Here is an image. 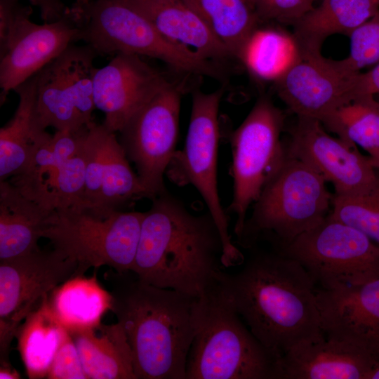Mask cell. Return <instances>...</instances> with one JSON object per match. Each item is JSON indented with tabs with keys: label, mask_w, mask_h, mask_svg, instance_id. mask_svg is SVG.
Returning a JSON list of instances; mask_svg holds the SVG:
<instances>
[{
	"label": "cell",
	"mask_w": 379,
	"mask_h": 379,
	"mask_svg": "<svg viewBox=\"0 0 379 379\" xmlns=\"http://www.w3.org/2000/svg\"><path fill=\"white\" fill-rule=\"evenodd\" d=\"M230 270L215 274L220 289L253 335L277 361L293 347L324 335L316 284L296 260L254 246Z\"/></svg>",
	"instance_id": "cell-1"
},
{
	"label": "cell",
	"mask_w": 379,
	"mask_h": 379,
	"mask_svg": "<svg viewBox=\"0 0 379 379\" xmlns=\"http://www.w3.org/2000/svg\"><path fill=\"white\" fill-rule=\"evenodd\" d=\"M110 310L130 345L137 379H186L196 332L194 298L140 280L132 272L110 269Z\"/></svg>",
	"instance_id": "cell-2"
},
{
	"label": "cell",
	"mask_w": 379,
	"mask_h": 379,
	"mask_svg": "<svg viewBox=\"0 0 379 379\" xmlns=\"http://www.w3.org/2000/svg\"><path fill=\"white\" fill-rule=\"evenodd\" d=\"M143 212L132 272L143 282L194 298L214 282L223 245L210 213L194 215L166 190Z\"/></svg>",
	"instance_id": "cell-3"
},
{
	"label": "cell",
	"mask_w": 379,
	"mask_h": 379,
	"mask_svg": "<svg viewBox=\"0 0 379 379\" xmlns=\"http://www.w3.org/2000/svg\"><path fill=\"white\" fill-rule=\"evenodd\" d=\"M276 366L215 279L197 299L186 379H276Z\"/></svg>",
	"instance_id": "cell-4"
},
{
	"label": "cell",
	"mask_w": 379,
	"mask_h": 379,
	"mask_svg": "<svg viewBox=\"0 0 379 379\" xmlns=\"http://www.w3.org/2000/svg\"><path fill=\"white\" fill-rule=\"evenodd\" d=\"M326 182L308 164L286 154L253 204L237 243L247 248L265 241L280 248L317 226L330 213L333 195Z\"/></svg>",
	"instance_id": "cell-5"
},
{
	"label": "cell",
	"mask_w": 379,
	"mask_h": 379,
	"mask_svg": "<svg viewBox=\"0 0 379 379\" xmlns=\"http://www.w3.org/2000/svg\"><path fill=\"white\" fill-rule=\"evenodd\" d=\"M72 11L79 22L81 41L97 55H145L178 71L217 79L222 77L216 62L166 38L126 0H88L79 10Z\"/></svg>",
	"instance_id": "cell-6"
},
{
	"label": "cell",
	"mask_w": 379,
	"mask_h": 379,
	"mask_svg": "<svg viewBox=\"0 0 379 379\" xmlns=\"http://www.w3.org/2000/svg\"><path fill=\"white\" fill-rule=\"evenodd\" d=\"M142 216L143 212L138 211H121L99 217L77 207L55 209L41 237L78 262V277L91 267L104 265L118 272L131 271Z\"/></svg>",
	"instance_id": "cell-7"
},
{
	"label": "cell",
	"mask_w": 379,
	"mask_h": 379,
	"mask_svg": "<svg viewBox=\"0 0 379 379\" xmlns=\"http://www.w3.org/2000/svg\"><path fill=\"white\" fill-rule=\"evenodd\" d=\"M222 95V88L210 93L193 92L185 145L182 151L175 153L166 175L178 185H192L202 197L221 235L222 265L229 268L241 264L244 255L232 242L227 212L218 193V111Z\"/></svg>",
	"instance_id": "cell-8"
},
{
	"label": "cell",
	"mask_w": 379,
	"mask_h": 379,
	"mask_svg": "<svg viewBox=\"0 0 379 379\" xmlns=\"http://www.w3.org/2000/svg\"><path fill=\"white\" fill-rule=\"evenodd\" d=\"M274 248L298 261L321 288L379 279V246L330 213L291 243Z\"/></svg>",
	"instance_id": "cell-9"
},
{
	"label": "cell",
	"mask_w": 379,
	"mask_h": 379,
	"mask_svg": "<svg viewBox=\"0 0 379 379\" xmlns=\"http://www.w3.org/2000/svg\"><path fill=\"white\" fill-rule=\"evenodd\" d=\"M285 118L270 98L262 95L230 135L233 197L226 212L236 215L237 238L242 233L251 205L286 157L281 139Z\"/></svg>",
	"instance_id": "cell-10"
},
{
	"label": "cell",
	"mask_w": 379,
	"mask_h": 379,
	"mask_svg": "<svg viewBox=\"0 0 379 379\" xmlns=\"http://www.w3.org/2000/svg\"><path fill=\"white\" fill-rule=\"evenodd\" d=\"M78 262L53 248L0 260L1 363H8V351L21 322L39 308L48 294L78 277Z\"/></svg>",
	"instance_id": "cell-11"
},
{
	"label": "cell",
	"mask_w": 379,
	"mask_h": 379,
	"mask_svg": "<svg viewBox=\"0 0 379 379\" xmlns=\"http://www.w3.org/2000/svg\"><path fill=\"white\" fill-rule=\"evenodd\" d=\"M182 90L168 81L119 132V142L147 199L166 190L164 176L176 152Z\"/></svg>",
	"instance_id": "cell-12"
},
{
	"label": "cell",
	"mask_w": 379,
	"mask_h": 379,
	"mask_svg": "<svg viewBox=\"0 0 379 379\" xmlns=\"http://www.w3.org/2000/svg\"><path fill=\"white\" fill-rule=\"evenodd\" d=\"M96 53L72 44L36 73V112L41 126L79 131L93 121Z\"/></svg>",
	"instance_id": "cell-13"
},
{
	"label": "cell",
	"mask_w": 379,
	"mask_h": 379,
	"mask_svg": "<svg viewBox=\"0 0 379 379\" xmlns=\"http://www.w3.org/2000/svg\"><path fill=\"white\" fill-rule=\"evenodd\" d=\"M31 7L0 29V101L69 46L81 41L73 12L52 22L36 24Z\"/></svg>",
	"instance_id": "cell-14"
},
{
	"label": "cell",
	"mask_w": 379,
	"mask_h": 379,
	"mask_svg": "<svg viewBox=\"0 0 379 379\" xmlns=\"http://www.w3.org/2000/svg\"><path fill=\"white\" fill-rule=\"evenodd\" d=\"M285 144L286 154L308 164L342 196L366 194L379 190V175L369 157L356 145L329 135L317 119L297 117Z\"/></svg>",
	"instance_id": "cell-15"
},
{
	"label": "cell",
	"mask_w": 379,
	"mask_h": 379,
	"mask_svg": "<svg viewBox=\"0 0 379 379\" xmlns=\"http://www.w3.org/2000/svg\"><path fill=\"white\" fill-rule=\"evenodd\" d=\"M115 133L93 121L84 142L85 186L81 202L77 208L99 217H107L147 198Z\"/></svg>",
	"instance_id": "cell-16"
},
{
	"label": "cell",
	"mask_w": 379,
	"mask_h": 379,
	"mask_svg": "<svg viewBox=\"0 0 379 379\" xmlns=\"http://www.w3.org/2000/svg\"><path fill=\"white\" fill-rule=\"evenodd\" d=\"M355 74L345 70L339 60L324 58L321 52L302 53L301 58L274 82L275 90L297 117L321 121L353 99Z\"/></svg>",
	"instance_id": "cell-17"
},
{
	"label": "cell",
	"mask_w": 379,
	"mask_h": 379,
	"mask_svg": "<svg viewBox=\"0 0 379 379\" xmlns=\"http://www.w3.org/2000/svg\"><path fill=\"white\" fill-rule=\"evenodd\" d=\"M168 81L139 55L118 53L93 79L95 108L105 114L103 125L119 132L129 119Z\"/></svg>",
	"instance_id": "cell-18"
},
{
	"label": "cell",
	"mask_w": 379,
	"mask_h": 379,
	"mask_svg": "<svg viewBox=\"0 0 379 379\" xmlns=\"http://www.w3.org/2000/svg\"><path fill=\"white\" fill-rule=\"evenodd\" d=\"M325 337L350 342L379 354V279L316 290Z\"/></svg>",
	"instance_id": "cell-19"
},
{
	"label": "cell",
	"mask_w": 379,
	"mask_h": 379,
	"mask_svg": "<svg viewBox=\"0 0 379 379\" xmlns=\"http://www.w3.org/2000/svg\"><path fill=\"white\" fill-rule=\"evenodd\" d=\"M379 354L333 338L300 343L277 361L276 379H368Z\"/></svg>",
	"instance_id": "cell-20"
},
{
	"label": "cell",
	"mask_w": 379,
	"mask_h": 379,
	"mask_svg": "<svg viewBox=\"0 0 379 379\" xmlns=\"http://www.w3.org/2000/svg\"><path fill=\"white\" fill-rule=\"evenodd\" d=\"M36 74L13 91L19 97L18 107L0 128V181L24 173L36 151L52 136L38 118Z\"/></svg>",
	"instance_id": "cell-21"
},
{
	"label": "cell",
	"mask_w": 379,
	"mask_h": 379,
	"mask_svg": "<svg viewBox=\"0 0 379 379\" xmlns=\"http://www.w3.org/2000/svg\"><path fill=\"white\" fill-rule=\"evenodd\" d=\"M166 38L202 57L222 61L232 57L208 25L182 0H126Z\"/></svg>",
	"instance_id": "cell-22"
},
{
	"label": "cell",
	"mask_w": 379,
	"mask_h": 379,
	"mask_svg": "<svg viewBox=\"0 0 379 379\" xmlns=\"http://www.w3.org/2000/svg\"><path fill=\"white\" fill-rule=\"evenodd\" d=\"M53 211L8 180L0 181V260L39 249L38 241Z\"/></svg>",
	"instance_id": "cell-23"
},
{
	"label": "cell",
	"mask_w": 379,
	"mask_h": 379,
	"mask_svg": "<svg viewBox=\"0 0 379 379\" xmlns=\"http://www.w3.org/2000/svg\"><path fill=\"white\" fill-rule=\"evenodd\" d=\"M88 379H137L131 350L118 324L67 330Z\"/></svg>",
	"instance_id": "cell-24"
},
{
	"label": "cell",
	"mask_w": 379,
	"mask_h": 379,
	"mask_svg": "<svg viewBox=\"0 0 379 379\" xmlns=\"http://www.w3.org/2000/svg\"><path fill=\"white\" fill-rule=\"evenodd\" d=\"M379 11V0H321L293 25L302 53L321 52L334 34L349 36Z\"/></svg>",
	"instance_id": "cell-25"
},
{
	"label": "cell",
	"mask_w": 379,
	"mask_h": 379,
	"mask_svg": "<svg viewBox=\"0 0 379 379\" xmlns=\"http://www.w3.org/2000/svg\"><path fill=\"white\" fill-rule=\"evenodd\" d=\"M48 305L56 321L66 330H72L101 322L110 310L111 297L94 274L91 278L79 276L62 284L52 291Z\"/></svg>",
	"instance_id": "cell-26"
},
{
	"label": "cell",
	"mask_w": 379,
	"mask_h": 379,
	"mask_svg": "<svg viewBox=\"0 0 379 379\" xmlns=\"http://www.w3.org/2000/svg\"><path fill=\"white\" fill-rule=\"evenodd\" d=\"M301 57L293 33L279 28L257 27L246 41L239 60L255 77L275 82Z\"/></svg>",
	"instance_id": "cell-27"
},
{
	"label": "cell",
	"mask_w": 379,
	"mask_h": 379,
	"mask_svg": "<svg viewBox=\"0 0 379 379\" xmlns=\"http://www.w3.org/2000/svg\"><path fill=\"white\" fill-rule=\"evenodd\" d=\"M48 299L26 317L15 335L18 340V350L29 378L47 376L65 332V328L52 314Z\"/></svg>",
	"instance_id": "cell-28"
},
{
	"label": "cell",
	"mask_w": 379,
	"mask_h": 379,
	"mask_svg": "<svg viewBox=\"0 0 379 379\" xmlns=\"http://www.w3.org/2000/svg\"><path fill=\"white\" fill-rule=\"evenodd\" d=\"M208 25L232 58L242 50L259 20L244 0H182Z\"/></svg>",
	"instance_id": "cell-29"
},
{
	"label": "cell",
	"mask_w": 379,
	"mask_h": 379,
	"mask_svg": "<svg viewBox=\"0 0 379 379\" xmlns=\"http://www.w3.org/2000/svg\"><path fill=\"white\" fill-rule=\"evenodd\" d=\"M340 139L359 145L371 160L379 159V98L359 95L340 106L321 121Z\"/></svg>",
	"instance_id": "cell-30"
},
{
	"label": "cell",
	"mask_w": 379,
	"mask_h": 379,
	"mask_svg": "<svg viewBox=\"0 0 379 379\" xmlns=\"http://www.w3.org/2000/svg\"><path fill=\"white\" fill-rule=\"evenodd\" d=\"M88 125L79 131H56L36 151L26 171L10 182L25 192L34 194L42 190L53 173L77 152Z\"/></svg>",
	"instance_id": "cell-31"
},
{
	"label": "cell",
	"mask_w": 379,
	"mask_h": 379,
	"mask_svg": "<svg viewBox=\"0 0 379 379\" xmlns=\"http://www.w3.org/2000/svg\"><path fill=\"white\" fill-rule=\"evenodd\" d=\"M84 140L77 152L55 171L46 186L45 201L53 210L79 207L81 202L86 175Z\"/></svg>",
	"instance_id": "cell-32"
},
{
	"label": "cell",
	"mask_w": 379,
	"mask_h": 379,
	"mask_svg": "<svg viewBox=\"0 0 379 379\" xmlns=\"http://www.w3.org/2000/svg\"><path fill=\"white\" fill-rule=\"evenodd\" d=\"M330 214L368 236L379 246V190L352 196L333 194Z\"/></svg>",
	"instance_id": "cell-33"
},
{
	"label": "cell",
	"mask_w": 379,
	"mask_h": 379,
	"mask_svg": "<svg viewBox=\"0 0 379 379\" xmlns=\"http://www.w3.org/2000/svg\"><path fill=\"white\" fill-rule=\"evenodd\" d=\"M349 37L350 53L347 58L339 60L347 72L357 74L363 68L379 63V11L352 32Z\"/></svg>",
	"instance_id": "cell-34"
},
{
	"label": "cell",
	"mask_w": 379,
	"mask_h": 379,
	"mask_svg": "<svg viewBox=\"0 0 379 379\" xmlns=\"http://www.w3.org/2000/svg\"><path fill=\"white\" fill-rule=\"evenodd\" d=\"M260 20L293 25L314 6V0H244Z\"/></svg>",
	"instance_id": "cell-35"
},
{
	"label": "cell",
	"mask_w": 379,
	"mask_h": 379,
	"mask_svg": "<svg viewBox=\"0 0 379 379\" xmlns=\"http://www.w3.org/2000/svg\"><path fill=\"white\" fill-rule=\"evenodd\" d=\"M46 378L49 379H88L77 347L66 329Z\"/></svg>",
	"instance_id": "cell-36"
},
{
	"label": "cell",
	"mask_w": 379,
	"mask_h": 379,
	"mask_svg": "<svg viewBox=\"0 0 379 379\" xmlns=\"http://www.w3.org/2000/svg\"><path fill=\"white\" fill-rule=\"evenodd\" d=\"M372 95L379 98V63L366 72H359L353 78V99L359 95Z\"/></svg>",
	"instance_id": "cell-37"
},
{
	"label": "cell",
	"mask_w": 379,
	"mask_h": 379,
	"mask_svg": "<svg viewBox=\"0 0 379 379\" xmlns=\"http://www.w3.org/2000/svg\"><path fill=\"white\" fill-rule=\"evenodd\" d=\"M40 11L44 22H52L64 18L70 8L65 6L62 0H29Z\"/></svg>",
	"instance_id": "cell-38"
},
{
	"label": "cell",
	"mask_w": 379,
	"mask_h": 379,
	"mask_svg": "<svg viewBox=\"0 0 379 379\" xmlns=\"http://www.w3.org/2000/svg\"><path fill=\"white\" fill-rule=\"evenodd\" d=\"M1 379H18L21 378L18 371L11 368L9 364H1Z\"/></svg>",
	"instance_id": "cell-39"
},
{
	"label": "cell",
	"mask_w": 379,
	"mask_h": 379,
	"mask_svg": "<svg viewBox=\"0 0 379 379\" xmlns=\"http://www.w3.org/2000/svg\"><path fill=\"white\" fill-rule=\"evenodd\" d=\"M368 379H379V357L375 366L368 375Z\"/></svg>",
	"instance_id": "cell-40"
},
{
	"label": "cell",
	"mask_w": 379,
	"mask_h": 379,
	"mask_svg": "<svg viewBox=\"0 0 379 379\" xmlns=\"http://www.w3.org/2000/svg\"><path fill=\"white\" fill-rule=\"evenodd\" d=\"M86 2H87V0H75L72 8L75 10H79L81 8H82L86 4Z\"/></svg>",
	"instance_id": "cell-41"
},
{
	"label": "cell",
	"mask_w": 379,
	"mask_h": 379,
	"mask_svg": "<svg viewBox=\"0 0 379 379\" xmlns=\"http://www.w3.org/2000/svg\"><path fill=\"white\" fill-rule=\"evenodd\" d=\"M371 163L376 170L379 171V159L375 160H371Z\"/></svg>",
	"instance_id": "cell-42"
}]
</instances>
